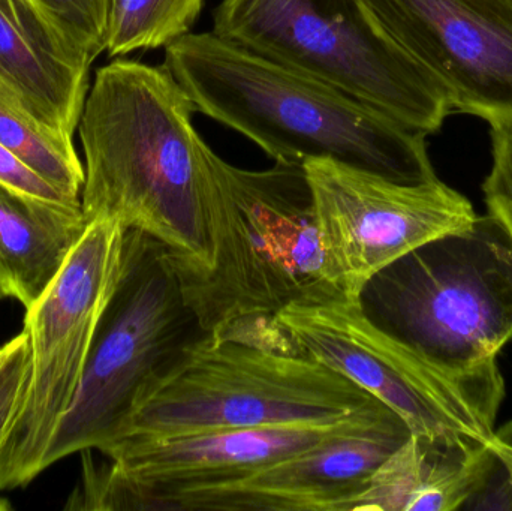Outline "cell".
<instances>
[{
  "label": "cell",
  "mask_w": 512,
  "mask_h": 511,
  "mask_svg": "<svg viewBox=\"0 0 512 511\" xmlns=\"http://www.w3.org/2000/svg\"><path fill=\"white\" fill-rule=\"evenodd\" d=\"M195 111L164 66L116 60L96 71L77 128L87 224L113 218L153 237L183 276L212 263L206 204L216 153L194 128Z\"/></svg>",
  "instance_id": "1"
},
{
  "label": "cell",
  "mask_w": 512,
  "mask_h": 511,
  "mask_svg": "<svg viewBox=\"0 0 512 511\" xmlns=\"http://www.w3.org/2000/svg\"><path fill=\"white\" fill-rule=\"evenodd\" d=\"M162 66L198 113L245 135L274 162L331 159L406 185L438 179L423 132L213 30L168 45Z\"/></svg>",
  "instance_id": "2"
},
{
  "label": "cell",
  "mask_w": 512,
  "mask_h": 511,
  "mask_svg": "<svg viewBox=\"0 0 512 511\" xmlns=\"http://www.w3.org/2000/svg\"><path fill=\"white\" fill-rule=\"evenodd\" d=\"M206 209L212 263L203 275H182L204 332L276 317L292 303L346 297L319 242L303 165L243 170L216 155Z\"/></svg>",
  "instance_id": "3"
},
{
  "label": "cell",
  "mask_w": 512,
  "mask_h": 511,
  "mask_svg": "<svg viewBox=\"0 0 512 511\" xmlns=\"http://www.w3.org/2000/svg\"><path fill=\"white\" fill-rule=\"evenodd\" d=\"M360 303L438 374L505 389L498 356L512 339V242L489 213L376 273Z\"/></svg>",
  "instance_id": "4"
},
{
  "label": "cell",
  "mask_w": 512,
  "mask_h": 511,
  "mask_svg": "<svg viewBox=\"0 0 512 511\" xmlns=\"http://www.w3.org/2000/svg\"><path fill=\"white\" fill-rule=\"evenodd\" d=\"M381 404L298 350L207 333L144 387L114 443L225 429L339 425Z\"/></svg>",
  "instance_id": "5"
},
{
  "label": "cell",
  "mask_w": 512,
  "mask_h": 511,
  "mask_svg": "<svg viewBox=\"0 0 512 511\" xmlns=\"http://www.w3.org/2000/svg\"><path fill=\"white\" fill-rule=\"evenodd\" d=\"M213 32L337 87L426 135L454 113L450 93L361 0H222Z\"/></svg>",
  "instance_id": "6"
},
{
  "label": "cell",
  "mask_w": 512,
  "mask_h": 511,
  "mask_svg": "<svg viewBox=\"0 0 512 511\" xmlns=\"http://www.w3.org/2000/svg\"><path fill=\"white\" fill-rule=\"evenodd\" d=\"M182 273L158 240L126 230L122 275L102 315L80 387L45 456V470L122 434L147 384L206 336Z\"/></svg>",
  "instance_id": "7"
},
{
  "label": "cell",
  "mask_w": 512,
  "mask_h": 511,
  "mask_svg": "<svg viewBox=\"0 0 512 511\" xmlns=\"http://www.w3.org/2000/svg\"><path fill=\"white\" fill-rule=\"evenodd\" d=\"M126 228L96 218L41 297L26 309L30 371L23 398L0 440V492L26 488L71 408L102 315L122 275Z\"/></svg>",
  "instance_id": "8"
},
{
  "label": "cell",
  "mask_w": 512,
  "mask_h": 511,
  "mask_svg": "<svg viewBox=\"0 0 512 511\" xmlns=\"http://www.w3.org/2000/svg\"><path fill=\"white\" fill-rule=\"evenodd\" d=\"M276 318L300 353L387 405L411 434L489 443L505 389L459 383L433 371L376 326L360 300L292 303Z\"/></svg>",
  "instance_id": "9"
},
{
  "label": "cell",
  "mask_w": 512,
  "mask_h": 511,
  "mask_svg": "<svg viewBox=\"0 0 512 511\" xmlns=\"http://www.w3.org/2000/svg\"><path fill=\"white\" fill-rule=\"evenodd\" d=\"M303 168L322 251L351 300L403 255L478 218L469 198L439 179L406 185L331 159Z\"/></svg>",
  "instance_id": "10"
},
{
  "label": "cell",
  "mask_w": 512,
  "mask_h": 511,
  "mask_svg": "<svg viewBox=\"0 0 512 511\" xmlns=\"http://www.w3.org/2000/svg\"><path fill=\"white\" fill-rule=\"evenodd\" d=\"M411 437L390 408L322 443L233 482L182 489H125L105 510L354 511L379 465Z\"/></svg>",
  "instance_id": "11"
},
{
  "label": "cell",
  "mask_w": 512,
  "mask_h": 511,
  "mask_svg": "<svg viewBox=\"0 0 512 511\" xmlns=\"http://www.w3.org/2000/svg\"><path fill=\"white\" fill-rule=\"evenodd\" d=\"M450 93L454 113L512 122V0H361Z\"/></svg>",
  "instance_id": "12"
},
{
  "label": "cell",
  "mask_w": 512,
  "mask_h": 511,
  "mask_svg": "<svg viewBox=\"0 0 512 511\" xmlns=\"http://www.w3.org/2000/svg\"><path fill=\"white\" fill-rule=\"evenodd\" d=\"M92 63L32 0H0V81L68 137L80 123Z\"/></svg>",
  "instance_id": "13"
},
{
  "label": "cell",
  "mask_w": 512,
  "mask_h": 511,
  "mask_svg": "<svg viewBox=\"0 0 512 511\" xmlns=\"http://www.w3.org/2000/svg\"><path fill=\"white\" fill-rule=\"evenodd\" d=\"M477 438L414 435L370 477L354 511H453L486 488L496 464Z\"/></svg>",
  "instance_id": "14"
},
{
  "label": "cell",
  "mask_w": 512,
  "mask_h": 511,
  "mask_svg": "<svg viewBox=\"0 0 512 511\" xmlns=\"http://www.w3.org/2000/svg\"><path fill=\"white\" fill-rule=\"evenodd\" d=\"M81 204L53 203L0 183V285L30 308L86 231Z\"/></svg>",
  "instance_id": "15"
},
{
  "label": "cell",
  "mask_w": 512,
  "mask_h": 511,
  "mask_svg": "<svg viewBox=\"0 0 512 511\" xmlns=\"http://www.w3.org/2000/svg\"><path fill=\"white\" fill-rule=\"evenodd\" d=\"M0 144L72 200L81 201L84 167L74 138L33 116L0 81Z\"/></svg>",
  "instance_id": "16"
},
{
  "label": "cell",
  "mask_w": 512,
  "mask_h": 511,
  "mask_svg": "<svg viewBox=\"0 0 512 511\" xmlns=\"http://www.w3.org/2000/svg\"><path fill=\"white\" fill-rule=\"evenodd\" d=\"M206 0H110L105 51L125 56L167 48L191 33Z\"/></svg>",
  "instance_id": "17"
},
{
  "label": "cell",
  "mask_w": 512,
  "mask_h": 511,
  "mask_svg": "<svg viewBox=\"0 0 512 511\" xmlns=\"http://www.w3.org/2000/svg\"><path fill=\"white\" fill-rule=\"evenodd\" d=\"M59 32L95 60L105 51L110 0H32Z\"/></svg>",
  "instance_id": "18"
},
{
  "label": "cell",
  "mask_w": 512,
  "mask_h": 511,
  "mask_svg": "<svg viewBox=\"0 0 512 511\" xmlns=\"http://www.w3.org/2000/svg\"><path fill=\"white\" fill-rule=\"evenodd\" d=\"M490 140L492 167L481 186L484 203L512 242V122L490 126Z\"/></svg>",
  "instance_id": "19"
},
{
  "label": "cell",
  "mask_w": 512,
  "mask_h": 511,
  "mask_svg": "<svg viewBox=\"0 0 512 511\" xmlns=\"http://www.w3.org/2000/svg\"><path fill=\"white\" fill-rule=\"evenodd\" d=\"M29 371V336L23 329L20 332V341H18L14 353L11 354L8 362L0 371V440L20 407ZM9 509L11 506L8 501L0 498V511Z\"/></svg>",
  "instance_id": "20"
},
{
  "label": "cell",
  "mask_w": 512,
  "mask_h": 511,
  "mask_svg": "<svg viewBox=\"0 0 512 511\" xmlns=\"http://www.w3.org/2000/svg\"><path fill=\"white\" fill-rule=\"evenodd\" d=\"M0 183L21 192V194L53 201V203L81 204L80 200L66 197L47 180L39 177L35 171L30 170L2 144H0Z\"/></svg>",
  "instance_id": "21"
},
{
  "label": "cell",
  "mask_w": 512,
  "mask_h": 511,
  "mask_svg": "<svg viewBox=\"0 0 512 511\" xmlns=\"http://www.w3.org/2000/svg\"><path fill=\"white\" fill-rule=\"evenodd\" d=\"M489 449L492 450L498 464L504 468L512 495V420L505 423L502 428H495L489 440Z\"/></svg>",
  "instance_id": "22"
},
{
  "label": "cell",
  "mask_w": 512,
  "mask_h": 511,
  "mask_svg": "<svg viewBox=\"0 0 512 511\" xmlns=\"http://www.w3.org/2000/svg\"><path fill=\"white\" fill-rule=\"evenodd\" d=\"M18 341H20V333H18L17 336H14V338H12L11 341L6 342V344H3L2 347H0V371H2L3 366H5V363L8 362V359L9 357H11V354L14 353Z\"/></svg>",
  "instance_id": "23"
},
{
  "label": "cell",
  "mask_w": 512,
  "mask_h": 511,
  "mask_svg": "<svg viewBox=\"0 0 512 511\" xmlns=\"http://www.w3.org/2000/svg\"><path fill=\"white\" fill-rule=\"evenodd\" d=\"M6 299L5 291H3L2 285H0V300Z\"/></svg>",
  "instance_id": "24"
}]
</instances>
